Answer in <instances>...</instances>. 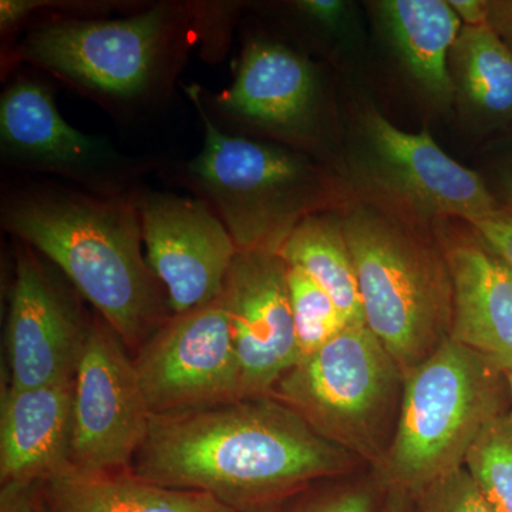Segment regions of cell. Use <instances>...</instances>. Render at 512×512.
<instances>
[{"label": "cell", "instance_id": "cell-2", "mask_svg": "<svg viewBox=\"0 0 512 512\" xmlns=\"http://www.w3.org/2000/svg\"><path fill=\"white\" fill-rule=\"evenodd\" d=\"M0 222L35 249L137 352L173 315L143 255L134 195L101 197L47 180L3 188Z\"/></svg>", "mask_w": 512, "mask_h": 512}, {"label": "cell", "instance_id": "cell-31", "mask_svg": "<svg viewBox=\"0 0 512 512\" xmlns=\"http://www.w3.org/2000/svg\"><path fill=\"white\" fill-rule=\"evenodd\" d=\"M463 26L487 25L488 0H450Z\"/></svg>", "mask_w": 512, "mask_h": 512}, {"label": "cell", "instance_id": "cell-19", "mask_svg": "<svg viewBox=\"0 0 512 512\" xmlns=\"http://www.w3.org/2000/svg\"><path fill=\"white\" fill-rule=\"evenodd\" d=\"M377 18L397 56L416 82L437 100L454 96L450 53L463 22L444 0H383Z\"/></svg>", "mask_w": 512, "mask_h": 512}, {"label": "cell", "instance_id": "cell-5", "mask_svg": "<svg viewBox=\"0 0 512 512\" xmlns=\"http://www.w3.org/2000/svg\"><path fill=\"white\" fill-rule=\"evenodd\" d=\"M507 377L480 353L447 339L404 375L392 443L373 468L384 491L414 497L464 466L470 447L504 412Z\"/></svg>", "mask_w": 512, "mask_h": 512}, {"label": "cell", "instance_id": "cell-12", "mask_svg": "<svg viewBox=\"0 0 512 512\" xmlns=\"http://www.w3.org/2000/svg\"><path fill=\"white\" fill-rule=\"evenodd\" d=\"M35 249L16 242L5 343L13 387L73 380L90 316L82 295Z\"/></svg>", "mask_w": 512, "mask_h": 512}, {"label": "cell", "instance_id": "cell-18", "mask_svg": "<svg viewBox=\"0 0 512 512\" xmlns=\"http://www.w3.org/2000/svg\"><path fill=\"white\" fill-rule=\"evenodd\" d=\"M37 488L43 512H234L211 495L164 487L133 470L67 466Z\"/></svg>", "mask_w": 512, "mask_h": 512}, {"label": "cell", "instance_id": "cell-25", "mask_svg": "<svg viewBox=\"0 0 512 512\" xmlns=\"http://www.w3.org/2000/svg\"><path fill=\"white\" fill-rule=\"evenodd\" d=\"M134 2H47V0H2L0 2V32L2 39L15 35L18 29L25 28L37 13L45 16H67V18H103L114 10L136 12L144 6H134Z\"/></svg>", "mask_w": 512, "mask_h": 512}, {"label": "cell", "instance_id": "cell-7", "mask_svg": "<svg viewBox=\"0 0 512 512\" xmlns=\"http://www.w3.org/2000/svg\"><path fill=\"white\" fill-rule=\"evenodd\" d=\"M403 384L402 369L375 333L349 325L286 372L271 396L373 470L392 443Z\"/></svg>", "mask_w": 512, "mask_h": 512}, {"label": "cell", "instance_id": "cell-28", "mask_svg": "<svg viewBox=\"0 0 512 512\" xmlns=\"http://www.w3.org/2000/svg\"><path fill=\"white\" fill-rule=\"evenodd\" d=\"M292 8L301 15V18L322 28H336L342 22L346 12V3L340 0H299L293 2Z\"/></svg>", "mask_w": 512, "mask_h": 512}, {"label": "cell", "instance_id": "cell-24", "mask_svg": "<svg viewBox=\"0 0 512 512\" xmlns=\"http://www.w3.org/2000/svg\"><path fill=\"white\" fill-rule=\"evenodd\" d=\"M386 491L372 476L318 481L261 512H380Z\"/></svg>", "mask_w": 512, "mask_h": 512}, {"label": "cell", "instance_id": "cell-13", "mask_svg": "<svg viewBox=\"0 0 512 512\" xmlns=\"http://www.w3.org/2000/svg\"><path fill=\"white\" fill-rule=\"evenodd\" d=\"M134 198L147 262L173 315L220 298L239 249L214 211L198 198L146 188Z\"/></svg>", "mask_w": 512, "mask_h": 512}, {"label": "cell", "instance_id": "cell-6", "mask_svg": "<svg viewBox=\"0 0 512 512\" xmlns=\"http://www.w3.org/2000/svg\"><path fill=\"white\" fill-rule=\"evenodd\" d=\"M194 107L204 146L175 178L214 211L239 251L278 254L296 224L320 212L323 175L298 151L228 133Z\"/></svg>", "mask_w": 512, "mask_h": 512}, {"label": "cell", "instance_id": "cell-29", "mask_svg": "<svg viewBox=\"0 0 512 512\" xmlns=\"http://www.w3.org/2000/svg\"><path fill=\"white\" fill-rule=\"evenodd\" d=\"M0 512H43L37 484L0 485Z\"/></svg>", "mask_w": 512, "mask_h": 512}, {"label": "cell", "instance_id": "cell-10", "mask_svg": "<svg viewBox=\"0 0 512 512\" xmlns=\"http://www.w3.org/2000/svg\"><path fill=\"white\" fill-rule=\"evenodd\" d=\"M151 414L241 399V372L222 298L171 315L134 353Z\"/></svg>", "mask_w": 512, "mask_h": 512}, {"label": "cell", "instance_id": "cell-34", "mask_svg": "<svg viewBox=\"0 0 512 512\" xmlns=\"http://www.w3.org/2000/svg\"><path fill=\"white\" fill-rule=\"evenodd\" d=\"M507 377V386H508V394H510V400H511V410L508 412L510 414V419L512 423V372L508 373V375H505Z\"/></svg>", "mask_w": 512, "mask_h": 512}, {"label": "cell", "instance_id": "cell-33", "mask_svg": "<svg viewBox=\"0 0 512 512\" xmlns=\"http://www.w3.org/2000/svg\"><path fill=\"white\" fill-rule=\"evenodd\" d=\"M501 184H503V191L505 195L504 207L512 210V156L508 158L501 173Z\"/></svg>", "mask_w": 512, "mask_h": 512}, {"label": "cell", "instance_id": "cell-8", "mask_svg": "<svg viewBox=\"0 0 512 512\" xmlns=\"http://www.w3.org/2000/svg\"><path fill=\"white\" fill-rule=\"evenodd\" d=\"M0 154L8 167L66 178L101 197H130L148 173L163 167L157 158L126 156L70 126L50 87L28 77L9 84L0 99Z\"/></svg>", "mask_w": 512, "mask_h": 512}, {"label": "cell", "instance_id": "cell-26", "mask_svg": "<svg viewBox=\"0 0 512 512\" xmlns=\"http://www.w3.org/2000/svg\"><path fill=\"white\" fill-rule=\"evenodd\" d=\"M412 498L414 512H493L464 466L431 481Z\"/></svg>", "mask_w": 512, "mask_h": 512}, {"label": "cell", "instance_id": "cell-1", "mask_svg": "<svg viewBox=\"0 0 512 512\" xmlns=\"http://www.w3.org/2000/svg\"><path fill=\"white\" fill-rule=\"evenodd\" d=\"M365 466L272 396L153 414L131 470L175 490L261 512L318 481Z\"/></svg>", "mask_w": 512, "mask_h": 512}, {"label": "cell", "instance_id": "cell-30", "mask_svg": "<svg viewBox=\"0 0 512 512\" xmlns=\"http://www.w3.org/2000/svg\"><path fill=\"white\" fill-rule=\"evenodd\" d=\"M487 26L512 53V0H488Z\"/></svg>", "mask_w": 512, "mask_h": 512}, {"label": "cell", "instance_id": "cell-32", "mask_svg": "<svg viewBox=\"0 0 512 512\" xmlns=\"http://www.w3.org/2000/svg\"><path fill=\"white\" fill-rule=\"evenodd\" d=\"M380 512H413V498L402 491H386Z\"/></svg>", "mask_w": 512, "mask_h": 512}, {"label": "cell", "instance_id": "cell-21", "mask_svg": "<svg viewBox=\"0 0 512 512\" xmlns=\"http://www.w3.org/2000/svg\"><path fill=\"white\" fill-rule=\"evenodd\" d=\"M454 92L490 126L512 123V53L487 25L463 26L450 53Z\"/></svg>", "mask_w": 512, "mask_h": 512}, {"label": "cell", "instance_id": "cell-20", "mask_svg": "<svg viewBox=\"0 0 512 512\" xmlns=\"http://www.w3.org/2000/svg\"><path fill=\"white\" fill-rule=\"evenodd\" d=\"M278 254L329 293L346 325H366L343 220L323 212L308 215L292 229Z\"/></svg>", "mask_w": 512, "mask_h": 512}, {"label": "cell", "instance_id": "cell-23", "mask_svg": "<svg viewBox=\"0 0 512 512\" xmlns=\"http://www.w3.org/2000/svg\"><path fill=\"white\" fill-rule=\"evenodd\" d=\"M286 264V262H285ZM288 268L293 323L299 362L322 349L346 328L338 306L322 286L296 266Z\"/></svg>", "mask_w": 512, "mask_h": 512}, {"label": "cell", "instance_id": "cell-14", "mask_svg": "<svg viewBox=\"0 0 512 512\" xmlns=\"http://www.w3.org/2000/svg\"><path fill=\"white\" fill-rule=\"evenodd\" d=\"M363 130L377 181L414 212L474 224L503 208L483 178L444 153L429 131L407 133L375 110L367 111Z\"/></svg>", "mask_w": 512, "mask_h": 512}, {"label": "cell", "instance_id": "cell-9", "mask_svg": "<svg viewBox=\"0 0 512 512\" xmlns=\"http://www.w3.org/2000/svg\"><path fill=\"white\" fill-rule=\"evenodd\" d=\"M151 416L128 349L94 312L73 376L70 466L82 471L131 470Z\"/></svg>", "mask_w": 512, "mask_h": 512}, {"label": "cell", "instance_id": "cell-3", "mask_svg": "<svg viewBox=\"0 0 512 512\" xmlns=\"http://www.w3.org/2000/svg\"><path fill=\"white\" fill-rule=\"evenodd\" d=\"M200 36V3H147L116 19L47 15L6 50V63H29L123 116L170 96Z\"/></svg>", "mask_w": 512, "mask_h": 512}, {"label": "cell", "instance_id": "cell-11", "mask_svg": "<svg viewBox=\"0 0 512 512\" xmlns=\"http://www.w3.org/2000/svg\"><path fill=\"white\" fill-rule=\"evenodd\" d=\"M192 104L228 133L262 131L291 141L311 140L318 116L319 84L313 64L279 40L249 37L234 82L221 93L184 86Z\"/></svg>", "mask_w": 512, "mask_h": 512}, {"label": "cell", "instance_id": "cell-27", "mask_svg": "<svg viewBox=\"0 0 512 512\" xmlns=\"http://www.w3.org/2000/svg\"><path fill=\"white\" fill-rule=\"evenodd\" d=\"M470 225L512 266V210L510 208L503 205L500 211Z\"/></svg>", "mask_w": 512, "mask_h": 512}, {"label": "cell", "instance_id": "cell-15", "mask_svg": "<svg viewBox=\"0 0 512 512\" xmlns=\"http://www.w3.org/2000/svg\"><path fill=\"white\" fill-rule=\"evenodd\" d=\"M241 372L242 396H271L299 363L288 268L281 255L239 251L221 293Z\"/></svg>", "mask_w": 512, "mask_h": 512}, {"label": "cell", "instance_id": "cell-16", "mask_svg": "<svg viewBox=\"0 0 512 512\" xmlns=\"http://www.w3.org/2000/svg\"><path fill=\"white\" fill-rule=\"evenodd\" d=\"M444 222L439 245L453 284L450 339L512 372V266L463 221Z\"/></svg>", "mask_w": 512, "mask_h": 512}, {"label": "cell", "instance_id": "cell-17", "mask_svg": "<svg viewBox=\"0 0 512 512\" xmlns=\"http://www.w3.org/2000/svg\"><path fill=\"white\" fill-rule=\"evenodd\" d=\"M73 380L3 387L0 485L39 484L70 466Z\"/></svg>", "mask_w": 512, "mask_h": 512}, {"label": "cell", "instance_id": "cell-22", "mask_svg": "<svg viewBox=\"0 0 512 512\" xmlns=\"http://www.w3.org/2000/svg\"><path fill=\"white\" fill-rule=\"evenodd\" d=\"M464 467L493 512H512V423L504 413L468 450Z\"/></svg>", "mask_w": 512, "mask_h": 512}, {"label": "cell", "instance_id": "cell-4", "mask_svg": "<svg viewBox=\"0 0 512 512\" xmlns=\"http://www.w3.org/2000/svg\"><path fill=\"white\" fill-rule=\"evenodd\" d=\"M343 229L366 326L406 375L450 339L453 284L443 251L373 205L350 211Z\"/></svg>", "mask_w": 512, "mask_h": 512}]
</instances>
